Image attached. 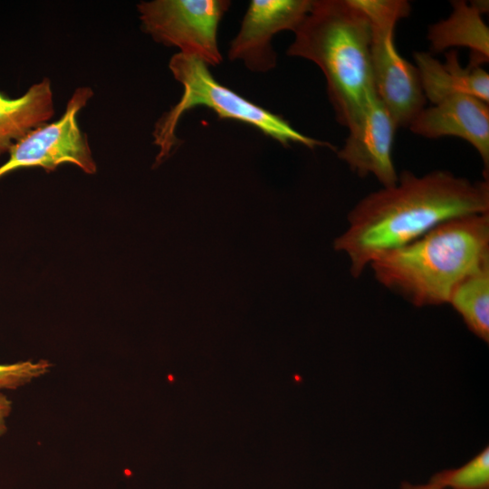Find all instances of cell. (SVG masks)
Listing matches in <instances>:
<instances>
[{
	"mask_svg": "<svg viewBox=\"0 0 489 489\" xmlns=\"http://www.w3.org/2000/svg\"><path fill=\"white\" fill-rule=\"evenodd\" d=\"M489 213V181H471L448 170L423 176L403 170L391 187L372 192L348 214L346 230L333 242L346 254L354 278L379 254L406 245L436 225Z\"/></svg>",
	"mask_w": 489,
	"mask_h": 489,
	"instance_id": "obj_1",
	"label": "cell"
},
{
	"mask_svg": "<svg viewBox=\"0 0 489 489\" xmlns=\"http://www.w3.org/2000/svg\"><path fill=\"white\" fill-rule=\"evenodd\" d=\"M294 34L287 55L319 66L336 120L347 128L378 96L368 16L355 0H312Z\"/></svg>",
	"mask_w": 489,
	"mask_h": 489,
	"instance_id": "obj_2",
	"label": "cell"
},
{
	"mask_svg": "<svg viewBox=\"0 0 489 489\" xmlns=\"http://www.w3.org/2000/svg\"><path fill=\"white\" fill-rule=\"evenodd\" d=\"M489 260V213L446 221L419 238L376 256V280L417 307L448 302L455 286Z\"/></svg>",
	"mask_w": 489,
	"mask_h": 489,
	"instance_id": "obj_3",
	"label": "cell"
},
{
	"mask_svg": "<svg viewBox=\"0 0 489 489\" xmlns=\"http://www.w3.org/2000/svg\"><path fill=\"white\" fill-rule=\"evenodd\" d=\"M168 66L174 78L182 84L183 94L179 101L155 124L154 144L159 149L156 166L168 158L177 145L175 131L181 116L197 106L214 110L219 119L250 125L284 147L297 143L312 149L318 146L334 149L329 142L301 133L280 115L221 84L213 77L207 65L197 57L178 53L171 57Z\"/></svg>",
	"mask_w": 489,
	"mask_h": 489,
	"instance_id": "obj_4",
	"label": "cell"
},
{
	"mask_svg": "<svg viewBox=\"0 0 489 489\" xmlns=\"http://www.w3.org/2000/svg\"><path fill=\"white\" fill-rule=\"evenodd\" d=\"M355 3L370 24V60L378 97L398 128L409 127L427 102L417 67L398 53L394 41L395 26L409 15L410 4L406 0Z\"/></svg>",
	"mask_w": 489,
	"mask_h": 489,
	"instance_id": "obj_5",
	"label": "cell"
},
{
	"mask_svg": "<svg viewBox=\"0 0 489 489\" xmlns=\"http://www.w3.org/2000/svg\"><path fill=\"white\" fill-rule=\"evenodd\" d=\"M230 5L228 0H153L137 9L143 31L156 42L215 66L222 62L218 25Z\"/></svg>",
	"mask_w": 489,
	"mask_h": 489,
	"instance_id": "obj_6",
	"label": "cell"
},
{
	"mask_svg": "<svg viewBox=\"0 0 489 489\" xmlns=\"http://www.w3.org/2000/svg\"><path fill=\"white\" fill-rule=\"evenodd\" d=\"M93 96L90 87L77 88L67 102L63 114L27 133L8 151L0 166V178L24 168H42L46 172L60 165L72 164L87 174L97 171L87 139L78 123V115Z\"/></svg>",
	"mask_w": 489,
	"mask_h": 489,
	"instance_id": "obj_7",
	"label": "cell"
},
{
	"mask_svg": "<svg viewBox=\"0 0 489 489\" xmlns=\"http://www.w3.org/2000/svg\"><path fill=\"white\" fill-rule=\"evenodd\" d=\"M312 0H253L243 18L240 30L232 40L228 59L240 60L253 71L264 72L276 65L271 41L284 30L295 31Z\"/></svg>",
	"mask_w": 489,
	"mask_h": 489,
	"instance_id": "obj_8",
	"label": "cell"
},
{
	"mask_svg": "<svg viewBox=\"0 0 489 489\" xmlns=\"http://www.w3.org/2000/svg\"><path fill=\"white\" fill-rule=\"evenodd\" d=\"M349 135L338 157L360 177L374 176L383 187L398 180L392 149L398 126L376 96L347 127Z\"/></svg>",
	"mask_w": 489,
	"mask_h": 489,
	"instance_id": "obj_9",
	"label": "cell"
},
{
	"mask_svg": "<svg viewBox=\"0 0 489 489\" xmlns=\"http://www.w3.org/2000/svg\"><path fill=\"white\" fill-rule=\"evenodd\" d=\"M410 130L428 139L458 137L479 153L488 177L489 105L470 95L455 94L424 108L410 123Z\"/></svg>",
	"mask_w": 489,
	"mask_h": 489,
	"instance_id": "obj_10",
	"label": "cell"
},
{
	"mask_svg": "<svg viewBox=\"0 0 489 489\" xmlns=\"http://www.w3.org/2000/svg\"><path fill=\"white\" fill-rule=\"evenodd\" d=\"M413 57L424 95L432 104L455 94L474 96L488 103V72L471 63L463 67L456 50L446 53L445 62L426 52H415Z\"/></svg>",
	"mask_w": 489,
	"mask_h": 489,
	"instance_id": "obj_11",
	"label": "cell"
},
{
	"mask_svg": "<svg viewBox=\"0 0 489 489\" xmlns=\"http://www.w3.org/2000/svg\"><path fill=\"white\" fill-rule=\"evenodd\" d=\"M451 14L429 25L427 40L433 53L452 47H466L471 51V64L479 65L489 60V28L483 20L488 2L451 1Z\"/></svg>",
	"mask_w": 489,
	"mask_h": 489,
	"instance_id": "obj_12",
	"label": "cell"
},
{
	"mask_svg": "<svg viewBox=\"0 0 489 489\" xmlns=\"http://www.w3.org/2000/svg\"><path fill=\"white\" fill-rule=\"evenodd\" d=\"M53 114V93L46 77L16 98L0 91V156L31 130L48 123Z\"/></svg>",
	"mask_w": 489,
	"mask_h": 489,
	"instance_id": "obj_13",
	"label": "cell"
},
{
	"mask_svg": "<svg viewBox=\"0 0 489 489\" xmlns=\"http://www.w3.org/2000/svg\"><path fill=\"white\" fill-rule=\"evenodd\" d=\"M447 303L462 317L471 332L489 341V260L455 286Z\"/></svg>",
	"mask_w": 489,
	"mask_h": 489,
	"instance_id": "obj_14",
	"label": "cell"
},
{
	"mask_svg": "<svg viewBox=\"0 0 489 489\" xmlns=\"http://www.w3.org/2000/svg\"><path fill=\"white\" fill-rule=\"evenodd\" d=\"M429 483L442 489H489L488 446L464 465L436 473Z\"/></svg>",
	"mask_w": 489,
	"mask_h": 489,
	"instance_id": "obj_15",
	"label": "cell"
},
{
	"mask_svg": "<svg viewBox=\"0 0 489 489\" xmlns=\"http://www.w3.org/2000/svg\"><path fill=\"white\" fill-rule=\"evenodd\" d=\"M53 364L46 360L0 364V390L16 389L47 374Z\"/></svg>",
	"mask_w": 489,
	"mask_h": 489,
	"instance_id": "obj_16",
	"label": "cell"
},
{
	"mask_svg": "<svg viewBox=\"0 0 489 489\" xmlns=\"http://www.w3.org/2000/svg\"><path fill=\"white\" fill-rule=\"evenodd\" d=\"M12 411V401L0 392V436L6 432V418Z\"/></svg>",
	"mask_w": 489,
	"mask_h": 489,
	"instance_id": "obj_17",
	"label": "cell"
},
{
	"mask_svg": "<svg viewBox=\"0 0 489 489\" xmlns=\"http://www.w3.org/2000/svg\"><path fill=\"white\" fill-rule=\"evenodd\" d=\"M401 489H442L439 487H436L430 483L427 484H412L408 482H404L401 485Z\"/></svg>",
	"mask_w": 489,
	"mask_h": 489,
	"instance_id": "obj_18",
	"label": "cell"
}]
</instances>
